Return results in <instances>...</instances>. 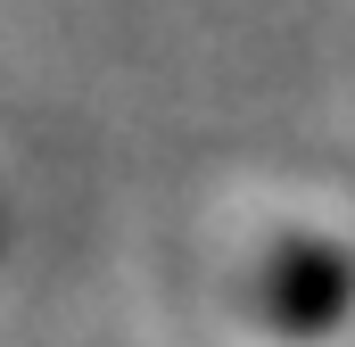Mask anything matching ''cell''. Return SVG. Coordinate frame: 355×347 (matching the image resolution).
<instances>
[{
  "instance_id": "6da1fadb",
  "label": "cell",
  "mask_w": 355,
  "mask_h": 347,
  "mask_svg": "<svg viewBox=\"0 0 355 347\" xmlns=\"http://www.w3.org/2000/svg\"><path fill=\"white\" fill-rule=\"evenodd\" d=\"M347 298H355L347 257H339V248H314V240H289V248H272L265 289H257V306H265V314L289 331V339H322V331L347 314Z\"/></svg>"
}]
</instances>
